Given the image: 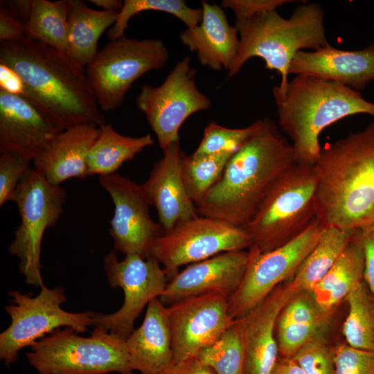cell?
Masks as SVG:
<instances>
[{
  "mask_svg": "<svg viewBox=\"0 0 374 374\" xmlns=\"http://www.w3.org/2000/svg\"><path fill=\"white\" fill-rule=\"evenodd\" d=\"M0 89L21 95L23 91V84L18 75L1 63H0Z\"/></svg>",
  "mask_w": 374,
  "mask_h": 374,
  "instance_id": "obj_44",
  "label": "cell"
},
{
  "mask_svg": "<svg viewBox=\"0 0 374 374\" xmlns=\"http://www.w3.org/2000/svg\"><path fill=\"white\" fill-rule=\"evenodd\" d=\"M321 325L278 321V351L283 357L292 358L302 346L315 337Z\"/></svg>",
  "mask_w": 374,
  "mask_h": 374,
  "instance_id": "obj_36",
  "label": "cell"
},
{
  "mask_svg": "<svg viewBox=\"0 0 374 374\" xmlns=\"http://www.w3.org/2000/svg\"><path fill=\"white\" fill-rule=\"evenodd\" d=\"M159 298L148 305L141 325L126 339L132 371L141 374H161L173 364L171 333Z\"/></svg>",
  "mask_w": 374,
  "mask_h": 374,
  "instance_id": "obj_24",
  "label": "cell"
},
{
  "mask_svg": "<svg viewBox=\"0 0 374 374\" xmlns=\"http://www.w3.org/2000/svg\"><path fill=\"white\" fill-rule=\"evenodd\" d=\"M0 63L20 78L21 95L62 129L105 123L85 69L71 56L25 36L0 42Z\"/></svg>",
  "mask_w": 374,
  "mask_h": 374,
  "instance_id": "obj_1",
  "label": "cell"
},
{
  "mask_svg": "<svg viewBox=\"0 0 374 374\" xmlns=\"http://www.w3.org/2000/svg\"><path fill=\"white\" fill-rule=\"evenodd\" d=\"M99 181L114 205L109 229L114 250L125 256L148 258L153 244L165 231L151 218V204L142 185L117 172L100 176Z\"/></svg>",
  "mask_w": 374,
  "mask_h": 374,
  "instance_id": "obj_15",
  "label": "cell"
},
{
  "mask_svg": "<svg viewBox=\"0 0 374 374\" xmlns=\"http://www.w3.org/2000/svg\"><path fill=\"white\" fill-rule=\"evenodd\" d=\"M364 251V278L374 295V223L357 229Z\"/></svg>",
  "mask_w": 374,
  "mask_h": 374,
  "instance_id": "obj_42",
  "label": "cell"
},
{
  "mask_svg": "<svg viewBox=\"0 0 374 374\" xmlns=\"http://www.w3.org/2000/svg\"><path fill=\"white\" fill-rule=\"evenodd\" d=\"M271 374H307L305 371L292 359H278Z\"/></svg>",
  "mask_w": 374,
  "mask_h": 374,
  "instance_id": "obj_45",
  "label": "cell"
},
{
  "mask_svg": "<svg viewBox=\"0 0 374 374\" xmlns=\"http://www.w3.org/2000/svg\"><path fill=\"white\" fill-rule=\"evenodd\" d=\"M314 166L322 226L357 230L374 223V122L321 149Z\"/></svg>",
  "mask_w": 374,
  "mask_h": 374,
  "instance_id": "obj_3",
  "label": "cell"
},
{
  "mask_svg": "<svg viewBox=\"0 0 374 374\" xmlns=\"http://www.w3.org/2000/svg\"><path fill=\"white\" fill-rule=\"evenodd\" d=\"M68 0H33L26 36L71 56L68 39Z\"/></svg>",
  "mask_w": 374,
  "mask_h": 374,
  "instance_id": "obj_29",
  "label": "cell"
},
{
  "mask_svg": "<svg viewBox=\"0 0 374 374\" xmlns=\"http://www.w3.org/2000/svg\"><path fill=\"white\" fill-rule=\"evenodd\" d=\"M357 230L323 226L319 240L290 283L295 293L311 291L344 252Z\"/></svg>",
  "mask_w": 374,
  "mask_h": 374,
  "instance_id": "obj_28",
  "label": "cell"
},
{
  "mask_svg": "<svg viewBox=\"0 0 374 374\" xmlns=\"http://www.w3.org/2000/svg\"><path fill=\"white\" fill-rule=\"evenodd\" d=\"M317 176L314 165L295 163L269 188L244 230L260 252L302 233L317 219Z\"/></svg>",
  "mask_w": 374,
  "mask_h": 374,
  "instance_id": "obj_6",
  "label": "cell"
},
{
  "mask_svg": "<svg viewBox=\"0 0 374 374\" xmlns=\"http://www.w3.org/2000/svg\"><path fill=\"white\" fill-rule=\"evenodd\" d=\"M197 357L215 374H244L245 348L237 321Z\"/></svg>",
  "mask_w": 374,
  "mask_h": 374,
  "instance_id": "obj_32",
  "label": "cell"
},
{
  "mask_svg": "<svg viewBox=\"0 0 374 374\" xmlns=\"http://www.w3.org/2000/svg\"><path fill=\"white\" fill-rule=\"evenodd\" d=\"M118 12L93 9L83 1L68 0V39L71 57L85 67L98 53L102 34L115 24Z\"/></svg>",
  "mask_w": 374,
  "mask_h": 374,
  "instance_id": "obj_26",
  "label": "cell"
},
{
  "mask_svg": "<svg viewBox=\"0 0 374 374\" xmlns=\"http://www.w3.org/2000/svg\"><path fill=\"white\" fill-rule=\"evenodd\" d=\"M168 57L160 39L123 36L110 41L85 67L100 110L120 107L132 84L145 73L164 66Z\"/></svg>",
  "mask_w": 374,
  "mask_h": 374,
  "instance_id": "obj_10",
  "label": "cell"
},
{
  "mask_svg": "<svg viewBox=\"0 0 374 374\" xmlns=\"http://www.w3.org/2000/svg\"><path fill=\"white\" fill-rule=\"evenodd\" d=\"M56 329L31 347L26 357L39 374H124L133 371L126 339L100 326L89 337Z\"/></svg>",
  "mask_w": 374,
  "mask_h": 374,
  "instance_id": "obj_7",
  "label": "cell"
},
{
  "mask_svg": "<svg viewBox=\"0 0 374 374\" xmlns=\"http://www.w3.org/2000/svg\"><path fill=\"white\" fill-rule=\"evenodd\" d=\"M335 374H374V352L341 345L333 352Z\"/></svg>",
  "mask_w": 374,
  "mask_h": 374,
  "instance_id": "obj_38",
  "label": "cell"
},
{
  "mask_svg": "<svg viewBox=\"0 0 374 374\" xmlns=\"http://www.w3.org/2000/svg\"><path fill=\"white\" fill-rule=\"evenodd\" d=\"M229 299L225 294H207L166 305L173 364L197 356L234 323L229 313Z\"/></svg>",
  "mask_w": 374,
  "mask_h": 374,
  "instance_id": "obj_16",
  "label": "cell"
},
{
  "mask_svg": "<svg viewBox=\"0 0 374 374\" xmlns=\"http://www.w3.org/2000/svg\"><path fill=\"white\" fill-rule=\"evenodd\" d=\"M321 315L307 300L298 298L285 305L278 321L297 323H322Z\"/></svg>",
  "mask_w": 374,
  "mask_h": 374,
  "instance_id": "obj_40",
  "label": "cell"
},
{
  "mask_svg": "<svg viewBox=\"0 0 374 374\" xmlns=\"http://www.w3.org/2000/svg\"><path fill=\"white\" fill-rule=\"evenodd\" d=\"M26 36V24L5 4L0 7V40L10 42Z\"/></svg>",
  "mask_w": 374,
  "mask_h": 374,
  "instance_id": "obj_41",
  "label": "cell"
},
{
  "mask_svg": "<svg viewBox=\"0 0 374 374\" xmlns=\"http://www.w3.org/2000/svg\"><path fill=\"white\" fill-rule=\"evenodd\" d=\"M289 73L317 77L357 91L364 89L374 80V43L355 51L328 45L315 51H299L291 62Z\"/></svg>",
  "mask_w": 374,
  "mask_h": 374,
  "instance_id": "obj_21",
  "label": "cell"
},
{
  "mask_svg": "<svg viewBox=\"0 0 374 374\" xmlns=\"http://www.w3.org/2000/svg\"><path fill=\"white\" fill-rule=\"evenodd\" d=\"M262 123V119H258L245 127L229 128L211 122L204 128L202 139L193 154H234L260 128Z\"/></svg>",
  "mask_w": 374,
  "mask_h": 374,
  "instance_id": "obj_34",
  "label": "cell"
},
{
  "mask_svg": "<svg viewBox=\"0 0 374 374\" xmlns=\"http://www.w3.org/2000/svg\"><path fill=\"white\" fill-rule=\"evenodd\" d=\"M32 161L17 154L0 152V206L15 200L18 186L30 170Z\"/></svg>",
  "mask_w": 374,
  "mask_h": 374,
  "instance_id": "obj_35",
  "label": "cell"
},
{
  "mask_svg": "<svg viewBox=\"0 0 374 374\" xmlns=\"http://www.w3.org/2000/svg\"><path fill=\"white\" fill-rule=\"evenodd\" d=\"M322 226L316 219L300 235L266 252L251 247L244 278L229 299V313L236 320L263 301L282 281L295 274L317 244Z\"/></svg>",
  "mask_w": 374,
  "mask_h": 374,
  "instance_id": "obj_14",
  "label": "cell"
},
{
  "mask_svg": "<svg viewBox=\"0 0 374 374\" xmlns=\"http://www.w3.org/2000/svg\"><path fill=\"white\" fill-rule=\"evenodd\" d=\"M163 157L152 166L141 185L151 205L156 208L165 232L177 224L199 216L196 205L188 196L182 173L179 141L168 145Z\"/></svg>",
  "mask_w": 374,
  "mask_h": 374,
  "instance_id": "obj_19",
  "label": "cell"
},
{
  "mask_svg": "<svg viewBox=\"0 0 374 374\" xmlns=\"http://www.w3.org/2000/svg\"><path fill=\"white\" fill-rule=\"evenodd\" d=\"M155 10L172 15L183 21L187 28L198 25L202 17V8L188 7L182 0H125L117 19L107 33L112 41L124 36L130 19L141 12Z\"/></svg>",
  "mask_w": 374,
  "mask_h": 374,
  "instance_id": "obj_33",
  "label": "cell"
},
{
  "mask_svg": "<svg viewBox=\"0 0 374 374\" xmlns=\"http://www.w3.org/2000/svg\"><path fill=\"white\" fill-rule=\"evenodd\" d=\"M106 276L113 288L121 287L124 301L112 314L93 313V325L126 339L134 330V321L144 308L160 298L168 278L158 260L137 254L125 255L118 260L116 251L108 253L103 260Z\"/></svg>",
  "mask_w": 374,
  "mask_h": 374,
  "instance_id": "obj_11",
  "label": "cell"
},
{
  "mask_svg": "<svg viewBox=\"0 0 374 374\" xmlns=\"http://www.w3.org/2000/svg\"><path fill=\"white\" fill-rule=\"evenodd\" d=\"M63 130L24 96L0 89V152L33 161Z\"/></svg>",
  "mask_w": 374,
  "mask_h": 374,
  "instance_id": "obj_17",
  "label": "cell"
},
{
  "mask_svg": "<svg viewBox=\"0 0 374 374\" xmlns=\"http://www.w3.org/2000/svg\"><path fill=\"white\" fill-rule=\"evenodd\" d=\"M36 296L19 291L8 295L12 303L4 307L11 322L0 334V357L7 366L15 362L19 352L61 327H69L78 333L93 325V312H70L61 305L66 302L64 290L44 285Z\"/></svg>",
  "mask_w": 374,
  "mask_h": 374,
  "instance_id": "obj_8",
  "label": "cell"
},
{
  "mask_svg": "<svg viewBox=\"0 0 374 374\" xmlns=\"http://www.w3.org/2000/svg\"><path fill=\"white\" fill-rule=\"evenodd\" d=\"M202 10L200 23L181 32L180 39L190 51L196 52L202 65L229 71L239 49L238 32L229 24L222 7L202 1Z\"/></svg>",
  "mask_w": 374,
  "mask_h": 374,
  "instance_id": "obj_22",
  "label": "cell"
},
{
  "mask_svg": "<svg viewBox=\"0 0 374 374\" xmlns=\"http://www.w3.org/2000/svg\"><path fill=\"white\" fill-rule=\"evenodd\" d=\"M292 359L307 374H335L333 353L314 337Z\"/></svg>",
  "mask_w": 374,
  "mask_h": 374,
  "instance_id": "obj_37",
  "label": "cell"
},
{
  "mask_svg": "<svg viewBox=\"0 0 374 374\" xmlns=\"http://www.w3.org/2000/svg\"><path fill=\"white\" fill-rule=\"evenodd\" d=\"M364 251L357 230L338 260L311 292L319 308L327 313L346 299L364 277Z\"/></svg>",
  "mask_w": 374,
  "mask_h": 374,
  "instance_id": "obj_25",
  "label": "cell"
},
{
  "mask_svg": "<svg viewBox=\"0 0 374 374\" xmlns=\"http://www.w3.org/2000/svg\"><path fill=\"white\" fill-rule=\"evenodd\" d=\"M296 163L276 123L260 128L228 161L218 181L196 204L199 215L244 229L278 177Z\"/></svg>",
  "mask_w": 374,
  "mask_h": 374,
  "instance_id": "obj_2",
  "label": "cell"
},
{
  "mask_svg": "<svg viewBox=\"0 0 374 374\" xmlns=\"http://www.w3.org/2000/svg\"><path fill=\"white\" fill-rule=\"evenodd\" d=\"M233 154L220 152L190 156L184 153L182 173L187 193L196 205L222 176L225 166Z\"/></svg>",
  "mask_w": 374,
  "mask_h": 374,
  "instance_id": "obj_31",
  "label": "cell"
},
{
  "mask_svg": "<svg viewBox=\"0 0 374 374\" xmlns=\"http://www.w3.org/2000/svg\"><path fill=\"white\" fill-rule=\"evenodd\" d=\"M124 374H136V373H134L133 371H130V372H127V373H124Z\"/></svg>",
  "mask_w": 374,
  "mask_h": 374,
  "instance_id": "obj_47",
  "label": "cell"
},
{
  "mask_svg": "<svg viewBox=\"0 0 374 374\" xmlns=\"http://www.w3.org/2000/svg\"><path fill=\"white\" fill-rule=\"evenodd\" d=\"M99 127L83 125L64 130L33 161L34 168L54 186L87 176V157Z\"/></svg>",
  "mask_w": 374,
  "mask_h": 374,
  "instance_id": "obj_23",
  "label": "cell"
},
{
  "mask_svg": "<svg viewBox=\"0 0 374 374\" xmlns=\"http://www.w3.org/2000/svg\"><path fill=\"white\" fill-rule=\"evenodd\" d=\"M249 260V249H240L189 265L168 280L159 299L168 305L183 299L207 294L230 297L240 285Z\"/></svg>",
  "mask_w": 374,
  "mask_h": 374,
  "instance_id": "obj_18",
  "label": "cell"
},
{
  "mask_svg": "<svg viewBox=\"0 0 374 374\" xmlns=\"http://www.w3.org/2000/svg\"><path fill=\"white\" fill-rule=\"evenodd\" d=\"M298 1L292 0H224L222 6L231 9L235 17L234 27L239 29L249 19L256 15L276 10L277 8L289 3Z\"/></svg>",
  "mask_w": 374,
  "mask_h": 374,
  "instance_id": "obj_39",
  "label": "cell"
},
{
  "mask_svg": "<svg viewBox=\"0 0 374 374\" xmlns=\"http://www.w3.org/2000/svg\"><path fill=\"white\" fill-rule=\"evenodd\" d=\"M66 199L65 190L48 183L35 168L18 186L14 202L21 221L8 251L19 259V271L29 285L39 287L44 285L40 262L43 235L59 220Z\"/></svg>",
  "mask_w": 374,
  "mask_h": 374,
  "instance_id": "obj_9",
  "label": "cell"
},
{
  "mask_svg": "<svg viewBox=\"0 0 374 374\" xmlns=\"http://www.w3.org/2000/svg\"><path fill=\"white\" fill-rule=\"evenodd\" d=\"M161 374H215L195 356L172 364Z\"/></svg>",
  "mask_w": 374,
  "mask_h": 374,
  "instance_id": "obj_43",
  "label": "cell"
},
{
  "mask_svg": "<svg viewBox=\"0 0 374 374\" xmlns=\"http://www.w3.org/2000/svg\"><path fill=\"white\" fill-rule=\"evenodd\" d=\"M349 312L343 326V333L349 346L374 352V305L361 281L346 299Z\"/></svg>",
  "mask_w": 374,
  "mask_h": 374,
  "instance_id": "obj_30",
  "label": "cell"
},
{
  "mask_svg": "<svg viewBox=\"0 0 374 374\" xmlns=\"http://www.w3.org/2000/svg\"><path fill=\"white\" fill-rule=\"evenodd\" d=\"M196 73L185 56L161 85H143L136 98L163 150L179 141V130L190 116L211 107L210 99L196 85Z\"/></svg>",
  "mask_w": 374,
  "mask_h": 374,
  "instance_id": "obj_13",
  "label": "cell"
},
{
  "mask_svg": "<svg viewBox=\"0 0 374 374\" xmlns=\"http://www.w3.org/2000/svg\"><path fill=\"white\" fill-rule=\"evenodd\" d=\"M251 246V240L244 229L199 215L164 232L153 244L150 256L163 266L170 280L181 266L198 262L225 251L249 249Z\"/></svg>",
  "mask_w": 374,
  "mask_h": 374,
  "instance_id": "obj_12",
  "label": "cell"
},
{
  "mask_svg": "<svg viewBox=\"0 0 374 374\" xmlns=\"http://www.w3.org/2000/svg\"><path fill=\"white\" fill-rule=\"evenodd\" d=\"M272 94L278 124L299 163H315L321 150L319 136L329 125L356 114L374 118V102L359 91L311 75H294L283 89L274 87Z\"/></svg>",
  "mask_w": 374,
  "mask_h": 374,
  "instance_id": "obj_4",
  "label": "cell"
},
{
  "mask_svg": "<svg viewBox=\"0 0 374 374\" xmlns=\"http://www.w3.org/2000/svg\"><path fill=\"white\" fill-rule=\"evenodd\" d=\"M324 10L317 3H302L285 18L275 10L259 13L238 29V55L228 71L236 75L249 59L258 57L265 67L278 71L283 89L287 84L294 55L304 49L318 50L330 45L324 28Z\"/></svg>",
  "mask_w": 374,
  "mask_h": 374,
  "instance_id": "obj_5",
  "label": "cell"
},
{
  "mask_svg": "<svg viewBox=\"0 0 374 374\" xmlns=\"http://www.w3.org/2000/svg\"><path fill=\"white\" fill-rule=\"evenodd\" d=\"M98 136L88 154L87 176L116 173L126 161L132 160L146 148L154 144L150 134L141 136L123 135L111 123L99 127Z\"/></svg>",
  "mask_w": 374,
  "mask_h": 374,
  "instance_id": "obj_27",
  "label": "cell"
},
{
  "mask_svg": "<svg viewBox=\"0 0 374 374\" xmlns=\"http://www.w3.org/2000/svg\"><path fill=\"white\" fill-rule=\"evenodd\" d=\"M294 294L290 283L277 286L259 305L236 319L245 348L244 374L271 373L278 360L276 321Z\"/></svg>",
  "mask_w": 374,
  "mask_h": 374,
  "instance_id": "obj_20",
  "label": "cell"
},
{
  "mask_svg": "<svg viewBox=\"0 0 374 374\" xmlns=\"http://www.w3.org/2000/svg\"><path fill=\"white\" fill-rule=\"evenodd\" d=\"M89 1L102 8V10L116 12H120L123 3V1L119 0H89Z\"/></svg>",
  "mask_w": 374,
  "mask_h": 374,
  "instance_id": "obj_46",
  "label": "cell"
}]
</instances>
